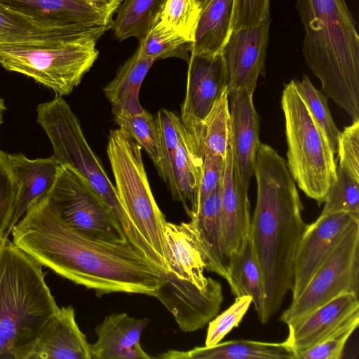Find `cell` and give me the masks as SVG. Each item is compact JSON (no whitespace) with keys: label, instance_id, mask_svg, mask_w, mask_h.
Wrapping results in <instances>:
<instances>
[{"label":"cell","instance_id":"cell-1","mask_svg":"<svg viewBox=\"0 0 359 359\" xmlns=\"http://www.w3.org/2000/svg\"><path fill=\"white\" fill-rule=\"evenodd\" d=\"M13 243L42 266L95 292L155 297L165 273L129 241H109L72 228L48 205L34 202L11 233Z\"/></svg>","mask_w":359,"mask_h":359},{"label":"cell","instance_id":"cell-2","mask_svg":"<svg viewBox=\"0 0 359 359\" xmlns=\"http://www.w3.org/2000/svg\"><path fill=\"white\" fill-rule=\"evenodd\" d=\"M254 175L257 200L250 237L262 272L264 300L259 320L265 324L292 289L295 255L306 224L295 182L271 146L260 143Z\"/></svg>","mask_w":359,"mask_h":359},{"label":"cell","instance_id":"cell-3","mask_svg":"<svg viewBox=\"0 0 359 359\" xmlns=\"http://www.w3.org/2000/svg\"><path fill=\"white\" fill-rule=\"evenodd\" d=\"M302 53L323 94L359 119V36L345 0H297Z\"/></svg>","mask_w":359,"mask_h":359},{"label":"cell","instance_id":"cell-4","mask_svg":"<svg viewBox=\"0 0 359 359\" xmlns=\"http://www.w3.org/2000/svg\"><path fill=\"white\" fill-rule=\"evenodd\" d=\"M42 267L4 239L0 248V359H29L59 309Z\"/></svg>","mask_w":359,"mask_h":359},{"label":"cell","instance_id":"cell-5","mask_svg":"<svg viewBox=\"0 0 359 359\" xmlns=\"http://www.w3.org/2000/svg\"><path fill=\"white\" fill-rule=\"evenodd\" d=\"M36 114L37 123L52 144L56 161L61 166L74 169L90 184L120 223L128 241L155 262L154 252L126 215L115 187L90 147L77 116L62 96L55 95L50 101L39 104Z\"/></svg>","mask_w":359,"mask_h":359},{"label":"cell","instance_id":"cell-6","mask_svg":"<svg viewBox=\"0 0 359 359\" xmlns=\"http://www.w3.org/2000/svg\"><path fill=\"white\" fill-rule=\"evenodd\" d=\"M107 152L118 200L133 225L154 252L158 267L167 273V221L152 194L142 148L118 128L109 133Z\"/></svg>","mask_w":359,"mask_h":359},{"label":"cell","instance_id":"cell-7","mask_svg":"<svg viewBox=\"0 0 359 359\" xmlns=\"http://www.w3.org/2000/svg\"><path fill=\"white\" fill-rule=\"evenodd\" d=\"M281 105L287 144V168L299 188L320 205L337 180L334 154L298 93L294 80L285 86Z\"/></svg>","mask_w":359,"mask_h":359},{"label":"cell","instance_id":"cell-8","mask_svg":"<svg viewBox=\"0 0 359 359\" xmlns=\"http://www.w3.org/2000/svg\"><path fill=\"white\" fill-rule=\"evenodd\" d=\"M97 40L0 45V65L34 79L60 96L68 95L97 60Z\"/></svg>","mask_w":359,"mask_h":359},{"label":"cell","instance_id":"cell-9","mask_svg":"<svg viewBox=\"0 0 359 359\" xmlns=\"http://www.w3.org/2000/svg\"><path fill=\"white\" fill-rule=\"evenodd\" d=\"M45 198L62 221L79 231L105 241H128L106 203L74 169L61 166Z\"/></svg>","mask_w":359,"mask_h":359},{"label":"cell","instance_id":"cell-10","mask_svg":"<svg viewBox=\"0 0 359 359\" xmlns=\"http://www.w3.org/2000/svg\"><path fill=\"white\" fill-rule=\"evenodd\" d=\"M359 295V221L353 220L336 248L279 320L287 325L342 293Z\"/></svg>","mask_w":359,"mask_h":359},{"label":"cell","instance_id":"cell-11","mask_svg":"<svg viewBox=\"0 0 359 359\" xmlns=\"http://www.w3.org/2000/svg\"><path fill=\"white\" fill-rule=\"evenodd\" d=\"M123 0H0V5L37 20L79 29H111Z\"/></svg>","mask_w":359,"mask_h":359},{"label":"cell","instance_id":"cell-12","mask_svg":"<svg viewBox=\"0 0 359 359\" xmlns=\"http://www.w3.org/2000/svg\"><path fill=\"white\" fill-rule=\"evenodd\" d=\"M155 297L185 332L203 327L218 314L224 299L221 283L211 277L208 285L200 288L168 273Z\"/></svg>","mask_w":359,"mask_h":359},{"label":"cell","instance_id":"cell-13","mask_svg":"<svg viewBox=\"0 0 359 359\" xmlns=\"http://www.w3.org/2000/svg\"><path fill=\"white\" fill-rule=\"evenodd\" d=\"M353 220L341 212L320 215L315 222L306 224L294 259L292 300L299 297L330 257Z\"/></svg>","mask_w":359,"mask_h":359},{"label":"cell","instance_id":"cell-14","mask_svg":"<svg viewBox=\"0 0 359 359\" xmlns=\"http://www.w3.org/2000/svg\"><path fill=\"white\" fill-rule=\"evenodd\" d=\"M271 20L256 26L232 31L222 51L228 79V94L246 90L253 94L264 74Z\"/></svg>","mask_w":359,"mask_h":359},{"label":"cell","instance_id":"cell-15","mask_svg":"<svg viewBox=\"0 0 359 359\" xmlns=\"http://www.w3.org/2000/svg\"><path fill=\"white\" fill-rule=\"evenodd\" d=\"M187 62L186 94L180 116L184 125L202 123L228 88L222 54H190Z\"/></svg>","mask_w":359,"mask_h":359},{"label":"cell","instance_id":"cell-16","mask_svg":"<svg viewBox=\"0 0 359 359\" xmlns=\"http://www.w3.org/2000/svg\"><path fill=\"white\" fill-rule=\"evenodd\" d=\"M248 190L241 177L229 140L221 192L223 233L229 259L242 248L250 236L252 216Z\"/></svg>","mask_w":359,"mask_h":359},{"label":"cell","instance_id":"cell-17","mask_svg":"<svg viewBox=\"0 0 359 359\" xmlns=\"http://www.w3.org/2000/svg\"><path fill=\"white\" fill-rule=\"evenodd\" d=\"M253 94L240 90L231 95L229 140L244 185L249 187L254 175L256 155L260 144L259 118L254 107Z\"/></svg>","mask_w":359,"mask_h":359},{"label":"cell","instance_id":"cell-18","mask_svg":"<svg viewBox=\"0 0 359 359\" xmlns=\"http://www.w3.org/2000/svg\"><path fill=\"white\" fill-rule=\"evenodd\" d=\"M359 311L358 295L342 293L307 315L290 323L286 340L294 353L318 344L350 316Z\"/></svg>","mask_w":359,"mask_h":359},{"label":"cell","instance_id":"cell-19","mask_svg":"<svg viewBox=\"0 0 359 359\" xmlns=\"http://www.w3.org/2000/svg\"><path fill=\"white\" fill-rule=\"evenodd\" d=\"M203 156L202 137L190 131L183 124L168 187L172 198L182 203L190 218L198 210Z\"/></svg>","mask_w":359,"mask_h":359},{"label":"cell","instance_id":"cell-20","mask_svg":"<svg viewBox=\"0 0 359 359\" xmlns=\"http://www.w3.org/2000/svg\"><path fill=\"white\" fill-rule=\"evenodd\" d=\"M222 182L212 191L191 218L196 243L205 263V269L229 280L230 259L227 254L222 222Z\"/></svg>","mask_w":359,"mask_h":359},{"label":"cell","instance_id":"cell-21","mask_svg":"<svg viewBox=\"0 0 359 359\" xmlns=\"http://www.w3.org/2000/svg\"><path fill=\"white\" fill-rule=\"evenodd\" d=\"M147 318H135L125 313L106 316L97 325V341L90 344L91 359H149L142 348L140 336Z\"/></svg>","mask_w":359,"mask_h":359},{"label":"cell","instance_id":"cell-22","mask_svg":"<svg viewBox=\"0 0 359 359\" xmlns=\"http://www.w3.org/2000/svg\"><path fill=\"white\" fill-rule=\"evenodd\" d=\"M106 32L104 29L73 28L37 20L0 5V45L55 43L82 39L98 41Z\"/></svg>","mask_w":359,"mask_h":359},{"label":"cell","instance_id":"cell-23","mask_svg":"<svg viewBox=\"0 0 359 359\" xmlns=\"http://www.w3.org/2000/svg\"><path fill=\"white\" fill-rule=\"evenodd\" d=\"M29 359H91L90 344L72 306L59 308L40 334Z\"/></svg>","mask_w":359,"mask_h":359},{"label":"cell","instance_id":"cell-24","mask_svg":"<svg viewBox=\"0 0 359 359\" xmlns=\"http://www.w3.org/2000/svg\"><path fill=\"white\" fill-rule=\"evenodd\" d=\"M8 156L18 183L17 202L9 229L11 233L28 208L48 194L61 165L53 156L36 159H29L22 154H8Z\"/></svg>","mask_w":359,"mask_h":359},{"label":"cell","instance_id":"cell-25","mask_svg":"<svg viewBox=\"0 0 359 359\" xmlns=\"http://www.w3.org/2000/svg\"><path fill=\"white\" fill-rule=\"evenodd\" d=\"M169 271L179 279L188 280L200 288L205 287L210 277H205V263L196 243L190 222L166 223L165 230Z\"/></svg>","mask_w":359,"mask_h":359},{"label":"cell","instance_id":"cell-26","mask_svg":"<svg viewBox=\"0 0 359 359\" xmlns=\"http://www.w3.org/2000/svg\"><path fill=\"white\" fill-rule=\"evenodd\" d=\"M157 358L163 359H296L285 339L282 342L231 340L187 351L170 350Z\"/></svg>","mask_w":359,"mask_h":359},{"label":"cell","instance_id":"cell-27","mask_svg":"<svg viewBox=\"0 0 359 359\" xmlns=\"http://www.w3.org/2000/svg\"><path fill=\"white\" fill-rule=\"evenodd\" d=\"M154 62L136 50L104 88L105 96L112 105L114 116L133 115L144 111L139 101V92Z\"/></svg>","mask_w":359,"mask_h":359},{"label":"cell","instance_id":"cell-28","mask_svg":"<svg viewBox=\"0 0 359 359\" xmlns=\"http://www.w3.org/2000/svg\"><path fill=\"white\" fill-rule=\"evenodd\" d=\"M234 0H210L201 12L189 44L190 54H222L232 32Z\"/></svg>","mask_w":359,"mask_h":359},{"label":"cell","instance_id":"cell-29","mask_svg":"<svg viewBox=\"0 0 359 359\" xmlns=\"http://www.w3.org/2000/svg\"><path fill=\"white\" fill-rule=\"evenodd\" d=\"M228 284L236 297L250 296L258 318L262 313L264 293L262 272L250 236L242 248L230 259Z\"/></svg>","mask_w":359,"mask_h":359},{"label":"cell","instance_id":"cell-30","mask_svg":"<svg viewBox=\"0 0 359 359\" xmlns=\"http://www.w3.org/2000/svg\"><path fill=\"white\" fill-rule=\"evenodd\" d=\"M166 0H123L116 12L112 29L118 41L137 39L160 20Z\"/></svg>","mask_w":359,"mask_h":359},{"label":"cell","instance_id":"cell-31","mask_svg":"<svg viewBox=\"0 0 359 359\" xmlns=\"http://www.w3.org/2000/svg\"><path fill=\"white\" fill-rule=\"evenodd\" d=\"M114 121L149 155L163 177V158L156 118L144 110L133 115L114 116Z\"/></svg>","mask_w":359,"mask_h":359},{"label":"cell","instance_id":"cell-32","mask_svg":"<svg viewBox=\"0 0 359 359\" xmlns=\"http://www.w3.org/2000/svg\"><path fill=\"white\" fill-rule=\"evenodd\" d=\"M138 41L137 51L154 61L172 57L186 61L189 58V43L159 21Z\"/></svg>","mask_w":359,"mask_h":359},{"label":"cell","instance_id":"cell-33","mask_svg":"<svg viewBox=\"0 0 359 359\" xmlns=\"http://www.w3.org/2000/svg\"><path fill=\"white\" fill-rule=\"evenodd\" d=\"M320 215L346 213L359 220V181L344 168L337 165V180L329 188Z\"/></svg>","mask_w":359,"mask_h":359},{"label":"cell","instance_id":"cell-34","mask_svg":"<svg viewBox=\"0 0 359 359\" xmlns=\"http://www.w3.org/2000/svg\"><path fill=\"white\" fill-rule=\"evenodd\" d=\"M203 152L226 158L229 144V101L226 90L203 121Z\"/></svg>","mask_w":359,"mask_h":359},{"label":"cell","instance_id":"cell-35","mask_svg":"<svg viewBox=\"0 0 359 359\" xmlns=\"http://www.w3.org/2000/svg\"><path fill=\"white\" fill-rule=\"evenodd\" d=\"M294 83L312 116L326 136L332 151L334 154L337 153L341 131L334 122L327 97L314 87L306 76L300 81H294Z\"/></svg>","mask_w":359,"mask_h":359},{"label":"cell","instance_id":"cell-36","mask_svg":"<svg viewBox=\"0 0 359 359\" xmlns=\"http://www.w3.org/2000/svg\"><path fill=\"white\" fill-rule=\"evenodd\" d=\"M201 13L194 0H166L159 22L190 44Z\"/></svg>","mask_w":359,"mask_h":359},{"label":"cell","instance_id":"cell-37","mask_svg":"<svg viewBox=\"0 0 359 359\" xmlns=\"http://www.w3.org/2000/svg\"><path fill=\"white\" fill-rule=\"evenodd\" d=\"M358 324L359 311H357L318 344L297 353L296 359L341 358L345 345Z\"/></svg>","mask_w":359,"mask_h":359},{"label":"cell","instance_id":"cell-38","mask_svg":"<svg viewBox=\"0 0 359 359\" xmlns=\"http://www.w3.org/2000/svg\"><path fill=\"white\" fill-rule=\"evenodd\" d=\"M156 118L158 126L163 158L161 179L168 186L172 163L179 144L183 124L180 116L165 109H160Z\"/></svg>","mask_w":359,"mask_h":359},{"label":"cell","instance_id":"cell-39","mask_svg":"<svg viewBox=\"0 0 359 359\" xmlns=\"http://www.w3.org/2000/svg\"><path fill=\"white\" fill-rule=\"evenodd\" d=\"M18 194V183L8 154L0 149V236L4 238L11 234L10 224Z\"/></svg>","mask_w":359,"mask_h":359},{"label":"cell","instance_id":"cell-40","mask_svg":"<svg viewBox=\"0 0 359 359\" xmlns=\"http://www.w3.org/2000/svg\"><path fill=\"white\" fill-rule=\"evenodd\" d=\"M252 303L250 296L236 297L226 310L213 318L208 323L205 346H212L221 342L232 329L238 326Z\"/></svg>","mask_w":359,"mask_h":359},{"label":"cell","instance_id":"cell-41","mask_svg":"<svg viewBox=\"0 0 359 359\" xmlns=\"http://www.w3.org/2000/svg\"><path fill=\"white\" fill-rule=\"evenodd\" d=\"M270 19V0H234L232 31L257 25Z\"/></svg>","mask_w":359,"mask_h":359},{"label":"cell","instance_id":"cell-42","mask_svg":"<svg viewBox=\"0 0 359 359\" xmlns=\"http://www.w3.org/2000/svg\"><path fill=\"white\" fill-rule=\"evenodd\" d=\"M337 154L338 165L359 181V120L340 133Z\"/></svg>","mask_w":359,"mask_h":359},{"label":"cell","instance_id":"cell-43","mask_svg":"<svg viewBox=\"0 0 359 359\" xmlns=\"http://www.w3.org/2000/svg\"><path fill=\"white\" fill-rule=\"evenodd\" d=\"M225 161L226 158L219 155L203 152L198 210L216 187L222 182Z\"/></svg>","mask_w":359,"mask_h":359},{"label":"cell","instance_id":"cell-44","mask_svg":"<svg viewBox=\"0 0 359 359\" xmlns=\"http://www.w3.org/2000/svg\"><path fill=\"white\" fill-rule=\"evenodd\" d=\"M6 110V107L4 100L0 97V126L4 122V115Z\"/></svg>","mask_w":359,"mask_h":359},{"label":"cell","instance_id":"cell-45","mask_svg":"<svg viewBox=\"0 0 359 359\" xmlns=\"http://www.w3.org/2000/svg\"><path fill=\"white\" fill-rule=\"evenodd\" d=\"M210 1V0H194L201 12L203 11V9L205 8V7Z\"/></svg>","mask_w":359,"mask_h":359},{"label":"cell","instance_id":"cell-46","mask_svg":"<svg viewBox=\"0 0 359 359\" xmlns=\"http://www.w3.org/2000/svg\"><path fill=\"white\" fill-rule=\"evenodd\" d=\"M4 239H5L4 238L0 236V248H1L2 244H3L4 241Z\"/></svg>","mask_w":359,"mask_h":359}]
</instances>
